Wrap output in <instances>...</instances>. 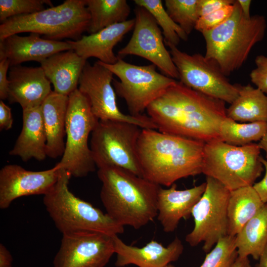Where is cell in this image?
I'll return each instance as SVG.
<instances>
[{
	"label": "cell",
	"mask_w": 267,
	"mask_h": 267,
	"mask_svg": "<svg viewBox=\"0 0 267 267\" xmlns=\"http://www.w3.org/2000/svg\"><path fill=\"white\" fill-rule=\"evenodd\" d=\"M225 103L176 81L146 111L159 132L207 142L220 139Z\"/></svg>",
	"instance_id": "6da1fadb"
},
{
	"label": "cell",
	"mask_w": 267,
	"mask_h": 267,
	"mask_svg": "<svg viewBox=\"0 0 267 267\" xmlns=\"http://www.w3.org/2000/svg\"><path fill=\"white\" fill-rule=\"evenodd\" d=\"M205 142L142 129L137 153L142 177L159 185L202 173Z\"/></svg>",
	"instance_id": "7a4b0ae2"
},
{
	"label": "cell",
	"mask_w": 267,
	"mask_h": 267,
	"mask_svg": "<svg viewBox=\"0 0 267 267\" xmlns=\"http://www.w3.org/2000/svg\"><path fill=\"white\" fill-rule=\"evenodd\" d=\"M97 176L106 213L117 222L138 229L157 216L160 185L117 167L98 169Z\"/></svg>",
	"instance_id": "3957f363"
},
{
	"label": "cell",
	"mask_w": 267,
	"mask_h": 267,
	"mask_svg": "<svg viewBox=\"0 0 267 267\" xmlns=\"http://www.w3.org/2000/svg\"><path fill=\"white\" fill-rule=\"evenodd\" d=\"M230 16L219 26L202 33L206 44L205 56L215 62L226 77L245 62L254 46L264 39L265 17L243 14L237 0Z\"/></svg>",
	"instance_id": "277c9868"
},
{
	"label": "cell",
	"mask_w": 267,
	"mask_h": 267,
	"mask_svg": "<svg viewBox=\"0 0 267 267\" xmlns=\"http://www.w3.org/2000/svg\"><path fill=\"white\" fill-rule=\"evenodd\" d=\"M71 177L61 168L57 181L43 198L46 210L62 234L94 232L114 236L123 233V225L70 191Z\"/></svg>",
	"instance_id": "5b68a950"
},
{
	"label": "cell",
	"mask_w": 267,
	"mask_h": 267,
	"mask_svg": "<svg viewBox=\"0 0 267 267\" xmlns=\"http://www.w3.org/2000/svg\"><path fill=\"white\" fill-rule=\"evenodd\" d=\"M90 16L85 0H66L62 4L40 11L10 17L0 25V40L23 32L59 41L80 39L88 31Z\"/></svg>",
	"instance_id": "8992f818"
},
{
	"label": "cell",
	"mask_w": 267,
	"mask_h": 267,
	"mask_svg": "<svg viewBox=\"0 0 267 267\" xmlns=\"http://www.w3.org/2000/svg\"><path fill=\"white\" fill-rule=\"evenodd\" d=\"M260 150L253 143L235 146L220 139L205 142L202 173L230 191L252 186L264 170Z\"/></svg>",
	"instance_id": "52a82bcc"
},
{
	"label": "cell",
	"mask_w": 267,
	"mask_h": 267,
	"mask_svg": "<svg viewBox=\"0 0 267 267\" xmlns=\"http://www.w3.org/2000/svg\"><path fill=\"white\" fill-rule=\"evenodd\" d=\"M68 96L65 147L57 163L71 177L83 178L95 170L88 140L99 120L92 112L89 99L78 89Z\"/></svg>",
	"instance_id": "ba28073f"
},
{
	"label": "cell",
	"mask_w": 267,
	"mask_h": 267,
	"mask_svg": "<svg viewBox=\"0 0 267 267\" xmlns=\"http://www.w3.org/2000/svg\"><path fill=\"white\" fill-rule=\"evenodd\" d=\"M141 129L128 122L99 120L91 134L90 143L98 169L117 167L142 177L137 153Z\"/></svg>",
	"instance_id": "9c48e42d"
},
{
	"label": "cell",
	"mask_w": 267,
	"mask_h": 267,
	"mask_svg": "<svg viewBox=\"0 0 267 267\" xmlns=\"http://www.w3.org/2000/svg\"><path fill=\"white\" fill-rule=\"evenodd\" d=\"M99 62L119 79V81L114 79L112 81L115 92L125 100L133 116L143 114L149 105L176 82L158 73L153 64L136 65L119 58L114 64Z\"/></svg>",
	"instance_id": "30bf717a"
},
{
	"label": "cell",
	"mask_w": 267,
	"mask_h": 267,
	"mask_svg": "<svg viewBox=\"0 0 267 267\" xmlns=\"http://www.w3.org/2000/svg\"><path fill=\"white\" fill-rule=\"evenodd\" d=\"M206 187L193 207L194 226L185 236L194 247L203 242V250L209 253L222 238L227 235V206L230 191L217 180L206 177Z\"/></svg>",
	"instance_id": "8fae6325"
},
{
	"label": "cell",
	"mask_w": 267,
	"mask_h": 267,
	"mask_svg": "<svg viewBox=\"0 0 267 267\" xmlns=\"http://www.w3.org/2000/svg\"><path fill=\"white\" fill-rule=\"evenodd\" d=\"M165 44L182 84L230 104L237 97L240 85L231 84L215 62L200 53L189 54L177 46Z\"/></svg>",
	"instance_id": "7c38bea8"
},
{
	"label": "cell",
	"mask_w": 267,
	"mask_h": 267,
	"mask_svg": "<svg viewBox=\"0 0 267 267\" xmlns=\"http://www.w3.org/2000/svg\"><path fill=\"white\" fill-rule=\"evenodd\" d=\"M113 73L98 60L93 65L87 61L79 81L78 89L89 99L92 112L99 120L128 122L141 129L157 130L152 119L144 114L127 115L118 107L112 83Z\"/></svg>",
	"instance_id": "4fadbf2b"
},
{
	"label": "cell",
	"mask_w": 267,
	"mask_h": 267,
	"mask_svg": "<svg viewBox=\"0 0 267 267\" xmlns=\"http://www.w3.org/2000/svg\"><path fill=\"white\" fill-rule=\"evenodd\" d=\"M134 13L133 35L126 45L118 52V57L129 55L141 57L151 62L164 75L178 79L177 69L165 47L163 33L154 17L146 9L138 6Z\"/></svg>",
	"instance_id": "5bb4252c"
},
{
	"label": "cell",
	"mask_w": 267,
	"mask_h": 267,
	"mask_svg": "<svg viewBox=\"0 0 267 267\" xmlns=\"http://www.w3.org/2000/svg\"><path fill=\"white\" fill-rule=\"evenodd\" d=\"M112 237L94 232L62 234L54 267H104L115 254Z\"/></svg>",
	"instance_id": "9a60e30c"
},
{
	"label": "cell",
	"mask_w": 267,
	"mask_h": 267,
	"mask_svg": "<svg viewBox=\"0 0 267 267\" xmlns=\"http://www.w3.org/2000/svg\"><path fill=\"white\" fill-rule=\"evenodd\" d=\"M61 169L58 163L42 171H28L16 164L4 166L0 170V208H8L21 197L45 195L57 181Z\"/></svg>",
	"instance_id": "2e32d148"
},
{
	"label": "cell",
	"mask_w": 267,
	"mask_h": 267,
	"mask_svg": "<svg viewBox=\"0 0 267 267\" xmlns=\"http://www.w3.org/2000/svg\"><path fill=\"white\" fill-rule=\"evenodd\" d=\"M114 242L117 267L134 265L138 267H165L176 261L183 251L181 241L178 237L167 246L152 240L142 247L124 243L118 235L112 237Z\"/></svg>",
	"instance_id": "e0dca14e"
},
{
	"label": "cell",
	"mask_w": 267,
	"mask_h": 267,
	"mask_svg": "<svg viewBox=\"0 0 267 267\" xmlns=\"http://www.w3.org/2000/svg\"><path fill=\"white\" fill-rule=\"evenodd\" d=\"M8 79L9 102L19 103L22 110L41 106L52 91L41 66H10Z\"/></svg>",
	"instance_id": "ac0fdd59"
},
{
	"label": "cell",
	"mask_w": 267,
	"mask_h": 267,
	"mask_svg": "<svg viewBox=\"0 0 267 267\" xmlns=\"http://www.w3.org/2000/svg\"><path fill=\"white\" fill-rule=\"evenodd\" d=\"M72 49L67 41L42 38L36 33L14 34L0 40V60L7 59L10 67L31 61L40 63L56 53Z\"/></svg>",
	"instance_id": "d6986e66"
},
{
	"label": "cell",
	"mask_w": 267,
	"mask_h": 267,
	"mask_svg": "<svg viewBox=\"0 0 267 267\" xmlns=\"http://www.w3.org/2000/svg\"><path fill=\"white\" fill-rule=\"evenodd\" d=\"M177 187L175 183L168 189L160 187L158 193L157 217L167 233L174 231L181 219L191 215L205 190L206 182L184 190H178Z\"/></svg>",
	"instance_id": "ffe728a7"
},
{
	"label": "cell",
	"mask_w": 267,
	"mask_h": 267,
	"mask_svg": "<svg viewBox=\"0 0 267 267\" xmlns=\"http://www.w3.org/2000/svg\"><path fill=\"white\" fill-rule=\"evenodd\" d=\"M135 19L111 25L100 31L83 36L77 41H67L80 56L87 60L90 57L98 58L106 64H114L119 58L113 52L114 46L134 26Z\"/></svg>",
	"instance_id": "44dd1931"
},
{
	"label": "cell",
	"mask_w": 267,
	"mask_h": 267,
	"mask_svg": "<svg viewBox=\"0 0 267 267\" xmlns=\"http://www.w3.org/2000/svg\"><path fill=\"white\" fill-rule=\"evenodd\" d=\"M87 61L72 49L56 53L40 64L53 86V91L68 96L78 89L79 79Z\"/></svg>",
	"instance_id": "7402d4cb"
},
{
	"label": "cell",
	"mask_w": 267,
	"mask_h": 267,
	"mask_svg": "<svg viewBox=\"0 0 267 267\" xmlns=\"http://www.w3.org/2000/svg\"><path fill=\"white\" fill-rule=\"evenodd\" d=\"M22 121L21 133L9 154L24 162L32 158L44 160L47 157L46 135L41 107L22 110Z\"/></svg>",
	"instance_id": "603a6c76"
},
{
	"label": "cell",
	"mask_w": 267,
	"mask_h": 267,
	"mask_svg": "<svg viewBox=\"0 0 267 267\" xmlns=\"http://www.w3.org/2000/svg\"><path fill=\"white\" fill-rule=\"evenodd\" d=\"M68 103V96L52 91L41 106L46 135L47 157L55 159L63 154Z\"/></svg>",
	"instance_id": "cb8c5ba5"
},
{
	"label": "cell",
	"mask_w": 267,
	"mask_h": 267,
	"mask_svg": "<svg viewBox=\"0 0 267 267\" xmlns=\"http://www.w3.org/2000/svg\"><path fill=\"white\" fill-rule=\"evenodd\" d=\"M264 204L253 185L230 191L227 206V235L235 236Z\"/></svg>",
	"instance_id": "d4e9b609"
},
{
	"label": "cell",
	"mask_w": 267,
	"mask_h": 267,
	"mask_svg": "<svg viewBox=\"0 0 267 267\" xmlns=\"http://www.w3.org/2000/svg\"><path fill=\"white\" fill-rule=\"evenodd\" d=\"M226 116L241 123H267V96L250 84L240 85L237 97L226 109Z\"/></svg>",
	"instance_id": "484cf974"
},
{
	"label": "cell",
	"mask_w": 267,
	"mask_h": 267,
	"mask_svg": "<svg viewBox=\"0 0 267 267\" xmlns=\"http://www.w3.org/2000/svg\"><path fill=\"white\" fill-rule=\"evenodd\" d=\"M235 243L239 257L259 260L267 245V203L235 236Z\"/></svg>",
	"instance_id": "4316f807"
},
{
	"label": "cell",
	"mask_w": 267,
	"mask_h": 267,
	"mask_svg": "<svg viewBox=\"0 0 267 267\" xmlns=\"http://www.w3.org/2000/svg\"><path fill=\"white\" fill-rule=\"evenodd\" d=\"M90 16L88 32L97 33L111 25L124 22L131 12L126 0H85Z\"/></svg>",
	"instance_id": "83f0119b"
},
{
	"label": "cell",
	"mask_w": 267,
	"mask_h": 267,
	"mask_svg": "<svg viewBox=\"0 0 267 267\" xmlns=\"http://www.w3.org/2000/svg\"><path fill=\"white\" fill-rule=\"evenodd\" d=\"M267 134V123H239L226 117L222 122L220 139L230 145L243 146L260 141Z\"/></svg>",
	"instance_id": "f1b7e54d"
},
{
	"label": "cell",
	"mask_w": 267,
	"mask_h": 267,
	"mask_svg": "<svg viewBox=\"0 0 267 267\" xmlns=\"http://www.w3.org/2000/svg\"><path fill=\"white\" fill-rule=\"evenodd\" d=\"M137 6L146 9L162 29L165 44L177 46L180 39L187 41L188 35L169 16L160 0H134Z\"/></svg>",
	"instance_id": "f546056e"
},
{
	"label": "cell",
	"mask_w": 267,
	"mask_h": 267,
	"mask_svg": "<svg viewBox=\"0 0 267 267\" xmlns=\"http://www.w3.org/2000/svg\"><path fill=\"white\" fill-rule=\"evenodd\" d=\"M198 0H166V10L173 19L188 36L195 29L199 18Z\"/></svg>",
	"instance_id": "4dcf8cb0"
},
{
	"label": "cell",
	"mask_w": 267,
	"mask_h": 267,
	"mask_svg": "<svg viewBox=\"0 0 267 267\" xmlns=\"http://www.w3.org/2000/svg\"><path fill=\"white\" fill-rule=\"evenodd\" d=\"M238 257L235 236L227 235L208 253L200 267H232Z\"/></svg>",
	"instance_id": "1f68e13d"
},
{
	"label": "cell",
	"mask_w": 267,
	"mask_h": 267,
	"mask_svg": "<svg viewBox=\"0 0 267 267\" xmlns=\"http://www.w3.org/2000/svg\"><path fill=\"white\" fill-rule=\"evenodd\" d=\"M53 6L50 0H0V21L44 9V5Z\"/></svg>",
	"instance_id": "d6a6232c"
},
{
	"label": "cell",
	"mask_w": 267,
	"mask_h": 267,
	"mask_svg": "<svg viewBox=\"0 0 267 267\" xmlns=\"http://www.w3.org/2000/svg\"><path fill=\"white\" fill-rule=\"evenodd\" d=\"M234 7L233 3L209 14L200 17L196 23L195 29L202 33L219 26L230 16Z\"/></svg>",
	"instance_id": "836d02e7"
},
{
	"label": "cell",
	"mask_w": 267,
	"mask_h": 267,
	"mask_svg": "<svg viewBox=\"0 0 267 267\" xmlns=\"http://www.w3.org/2000/svg\"><path fill=\"white\" fill-rule=\"evenodd\" d=\"M255 63L256 68L250 74L251 81L257 88L267 94V56L258 55Z\"/></svg>",
	"instance_id": "e575fe53"
},
{
	"label": "cell",
	"mask_w": 267,
	"mask_h": 267,
	"mask_svg": "<svg viewBox=\"0 0 267 267\" xmlns=\"http://www.w3.org/2000/svg\"><path fill=\"white\" fill-rule=\"evenodd\" d=\"M232 0H198V10L200 17L211 13L234 3Z\"/></svg>",
	"instance_id": "d590c367"
},
{
	"label": "cell",
	"mask_w": 267,
	"mask_h": 267,
	"mask_svg": "<svg viewBox=\"0 0 267 267\" xmlns=\"http://www.w3.org/2000/svg\"><path fill=\"white\" fill-rule=\"evenodd\" d=\"M10 63L7 59L0 60V98L1 100L8 98L9 81L7 76Z\"/></svg>",
	"instance_id": "8d00e7d4"
},
{
	"label": "cell",
	"mask_w": 267,
	"mask_h": 267,
	"mask_svg": "<svg viewBox=\"0 0 267 267\" xmlns=\"http://www.w3.org/2000/svg\"><path fill=\"white\" fill-rule=\"evenodd\" d=\"M13 125V118L11 108L2 100L0 101V129L10 130Z\"/></svg>",
	"instance_id": "74e56055"
},
{
	"label": "cell",
	"mask_w": 267,
	"mask_h": 267,
	"mask_svg": "<svg viewBox=\"0 0 267 267\" xmlns=\"http://www.w3.org/2000/svg\"><path fill=\"white\" fill-rule=\"evenodd\" d=\"M261 161L265 168L264 178L259 182L254 183L253 187L259 195L263 202L267 203V161L261 156Z\"/></svg>",
	"instance_id": "f35d334b"
},
{
	"label": "cell",
	"mask_w": 267,
	"mask_h": 267,
	"mask_svg": "<svg viewBox=\"0 0 267 267\" xmlns=\"http://www.w3.org/2000/svg\"><path fill=\"white\" fill-rule=\"evenodd\" d=\"M12 257L2 244H0V267H12Z\"/></svg>",
	"instance_id": "ab89813d"
},
{
	"label": "cell",
	"mask_w": 267,
	"mask_h": 267,
	"mask_svg": "<svg viewBox=\"0 0 267 267\" xmlns=\"http://www.w3.org/2000/svg\"><path fill=\"white\" fill-rule=\"evenodd\" d=\"M237 1L244 15L247 18H250L251 16L250 9L252 1L250 0H237Z\"/></svg>",
	"instance_id": "60d3db41"
},
{
	"label": "cell",
	"mask_w": 267,
	"mask_h": 267,
	"mask_svg": "<svg viewBox=\"0 0 267 267\" xmlns=\"http://www.w3.org/2000/svg\"><path fill=\"white\" fill-rule=\"evenodd\" d=\"M232 267H251L248 257H238Z\"/></svg>",
	"instance_id": "b9f144b4"
},
{
	"label": "cell",
	"mask_w": 267,
	"mask_h": 267,
	"mask_svg": "<svg viewBox=\"0 0 267 267\" xmlns=\"http://www.w3.org/2000/svg\"><path fill=\"white\" fill-rule=\"evenodd\" d=\"M257 267H267V245L262 253Z\"/></svg>",
	"instance_id": "7bdbcfd3"
},
{
	"label": "cell",
	"mask_w": 267,
	"mask_h": 267,
	"mask_svg": "<svg viewBox=\"0 0 267 267\" xmlns=\"http://www.w3.org/2000/svg\"><path fill=\"white\" fill-rule=\"evenodd\" d=\"M258 145L261 149H263L266 152V157L267 159V134L261 139Z\"/></svg>",
	"instance_id": "ee69618b"
},
{
	"label": "cell",
	"mask_w": 267,
	"mask_h": 267,
	"mask_svg": "<svg viewBox=\"0 0 267 267\" xmlns=\"http://www.w3.org/2000/svg\"><path fill=\"white\" fill-rule=\"evenodd\" d=\"M165 267H174V266L170 264Z\"/></svg>",
	"instance_id": "f6af8a7d"
},
{
	"label": "cell",
	"mask_w": 267,
	"mask_h": 267,
	"mask_svg": "<svg viewBox=\"0 0 267 267\" xmlns=\"http://www.w3.org/2000/svg\"></svg>",
	"instance_id": "bcb514c9"
}]
</instances>
